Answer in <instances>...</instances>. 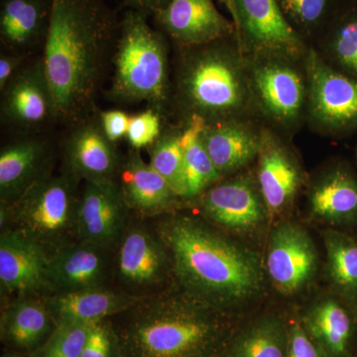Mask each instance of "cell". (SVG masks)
<instances>
[{
  "label": "cell",
  "mask_w": 357,
  "mask_h": 357,
  "mask_svg": "<svg viewBox=\"0 0 357 357\" xmlns=\"http://www.w3.org/2000/svg\"><path fill=\"white\" fill-rule=\"evenodd\" d=\"M288 357H326L300 319L288 323Z\"/></svg>",
  "instance_id": "cell-37"
},
{
  "label": "cell",
  "mask_w": 357,
  "mask_h": 357,
  "mask_svg": "<svg viewBox=\"0 0 357 357\" xmlns=\"http://www.w3.org/2000/svg\"><path fill=\"white\" fill-rule=\"evenodd\" d=\"M161 116V114L151 109L130 116L126 138L133 149L149 147L159 137L163 130Z\"/></svg>",
  "instance_id": "cell-34"
},
{
  "label": "cell",
  "mask_w": 357,
  "mask_h": 357,
  "mask_svg": "<svg viewBox=\"0 0 357 357\" xmlns=\"http://www.w3.org/2000/svg\"><path fill=\"white\" fill-rule=\"evenodd\" d=\"M115 144L105 135L100 116L84 117L66 139V171L79 181L116 180L122 161Z\"/></svg>",
  "instance_id": "cell-13"
},
{
  "label": "cell",
  "mask_w": 357,
  "mask_h": 357,
  "mask_svg": "<svg viewBox=\"0 0 357 357\" xmlns=\"http://www.w3.org/2000/svg\"><path fill=\"white\" fill-rule=\"evenodd\" d=\"M253 83L268 114L280 121L298 116L304 102L302 77L288 66L269 63L256 68Z\"/></svg>",
  "instance_id": "cell-27"
},
{
  "label": "cell",
  "mask_w": 357,
  "mask_h": 357,
  "mask_svg": "<svg viewBox=\"0 0 357 357\" xmlns=\"http://www.w3.org/2000/svg\"><path fill=\"white\" fill-rule=\"evenodd\" d=\"M282 11L300 24H316L326 13L328 0H278Z\"/></svg>",
  "instance_id": "cell-35"
},
{
  "label": "cell",
  "mask_w": 357,
  "mask_h": 357,
  "mask_svg": "<svg viewBox=\"0 0 357 357\" xmlns=\"http://www.w3.org/2000/svg\"><path fill=\"white\" fill-rule=\"evenodd\" d=\"M357 312L337 295L307 307L300 321L326 357H354Z\"/></svg>",
  "instance_id": "cell-16"
},
{
  "label": "cell",
  "mask_w": 357,
  "mask_h": 357,
  "mask_svg": "<svg viewBox=\"0 0 357 357\" xmlns=\"http://www.w3.org/2000/svg\"><path fill=\"white\" fill-rule=\"evenodd\" d=\"M103 251L100 246L79 241L51 252L48 278L52 293L102 287L107 270Z\"/></svg>",
  "instance_id": "cell-20"
},
{
  "label": "cell",
  "mask_w": 357,
  "mask_h": 357,
  "mask_svg": "<svg viewBox=\"0 0 357 357\" xmlns=\"http://www.w3.org/2000/svg\"><path fill=\"white\" fill-rule=\"evenodd\" d=\"M225 357H288V323L266 314L243 326Z\"/></svg>",
  "instance_id": "cell-28"
},
{
  "label": "cell",
  "mask_w": 357,
  "mask_h": 357,
  "mask_svg": "<svg viewBox=\"0 0 357 357\" xmlns=\"http://www.w3.org/2000/svg\"><path fill=\"white\" fill-rule=\"evenodd\" d=\"M2 357H23V356H18V354H6Z\"/></svg>",
  "instance_id": "cell-42"
},
{
  "label": "cell",
  "mask_w": 357,
  "mask_h": 357,
  "mask_svg": "<svg viewBox=\"0 0 357 357\" xmlns=\"http://www.w3.org/2000/svg\"><path fill=\"white\" fill-rule=\"evenodd\" d=\"M153 16L161 29L183 47L220 41L234 29L213 0H170Z\"/></svg>",
  "instance_id": "cell-14"
},
{
  "label": "cell",
  "mask_w": 357,
  "mask_h": 357,
  "mask_svg": "<svg viewBox=\"0 0 357 357\" xmlns=\"http://www.w3.org/2000/svg\"><path fill=\"white\" fill-rule=\"evenodd\" d=\"M50 150L44 140L24 137L8 143L0 152V198L10 204L31 185L48 176Z\"/></svg>",
  "instance_id": "cell-22"
},
{
  "label": "cell",
  "mask_w": 357,
  "mask_h": 357,
  "mask_svg": "<svg viewBox=\"0 0 357 357\" xmlns=\"http://www.w3.org/2000/svg\"><path fill=\"white\" fill-rule=\"evenodd\" d=\"M147 148L150 165L165 178L178 198L187 199V181L181 132L162 130L159 137Z\"/></svg>",
  "instance_id": "cell-31"
},
{
  "label": "cell",
  "mask_w": 357,
  "mask_h": 357,
  "mask_svg": "<svg viewBox=\"0 0 357 357\" xmlns=\"http://www.w3.org/2000/svg\"><path fill=\"white\" fill-rule=\"evenodd\" d=\"M307 69L312 116L330 128H357V79L332 69L314 51Z\"/></svg>",
  "instance_id": "cell-10"
},
{
  "label": "cell",
  "mask_w": 357,
  "mask_h": 357,
  "mask_svg": "<svg viewBox=\"0 0 357 357\" xmlns=\"http://www.w3.org/2000/svg\"><path fill=\"white\" fill-rule=\"evenodd\" d=\"M326 278L335 295L357 312V241L338 230L324 232Z\"/></svg>",
  "instance_id": "cell-29"
},
{
  "label": "cell",
  "mask_w": 357,
  "mask_h": 357,
  "mask_svg": "<svg viewBox=\"0 0 357 357\" xmlns=\"http://www.w3.org/2000/svg\"><path fill=\"white\" fill-rule=\"evenodd\" d=\"M319 256L311 236L293 222L275 225L268 241L265 272L275 290L297 295L314 280Z\"/></svg>",
  "instance_id": "cell-7"
},
{
  "label": "cell",
  "mask_w": 357,
  "mask_h": 357,
  "mask_svg": "<svg viewBox=\"0 0 357 357\" xmlns=\"http://www.w3.org/2000/svg\"><path fill=\"white\" fill-rule=\"evenodd\" d=\"M1 93L2 121L9 126L32 130L57 119L41 58L21 68Z\"/></svg>",
  "instance_id": "cell-11"
},
{
  "label": "cell",
  "mask_w": 357,
  "mask_h": 357,
  "mask_svg": "<svg viewBox=\"0 0 357 357\" xmlns=\"http://www.w3.org/2000/svg\"><path fill=\"white\" fill-rule=\"evenodd\" d=\"M26 54H2L0 57V89L3 91L7 84L15 76L24 64Z\"/></svg>",
  "instance_id": "cell-39"
},
{
  "label": "cell",
  "mask_w": 357,
  "mask_h": 357,
  "mask_svg": "<svg viewBox=\"0 0 357 357\" xmlns=\"http://www.w3.org/2000/svg\"><path fill=\"white\" fill-rule=\"evenodd\" d=\"M114 333L119 357H225L241 324L178 286L142 296Z\"/></svg>",
  "instance_id": "cell-2"
},
{
  "label": "cell",
  "mask_w": 357,
  "mask_h": 357,
  "mask_svg": "<svg viewBox=\"0 0 357 357\" xmlns=\"http://www.w3.org/2000/svg\"><path fill=\"white\" fill-rule=\"evenodd\" d=\"M202 142L218 173L236 172L258 156L261 134L257 135L243 123L227 119L206 123Z\"/></svg>",
  "instance_id": "cell-23"
},
{
  "label": "cell",
  "mask_w": 357,
  "mask_h": 357,
  "mask_svg": "<svg viewBox=\"0 0 357 357\" xmlns=\"http://www.w3.org/2000/svg\"><path fill=\"white\" fill-rule=\"evenodd\" d=\"M206 123L203 117L192 115L188 119L184 130L181 131V144L184 152L187 181V199L203 196L222 178L202 142L201 135Z\"/></svg>",
  "instance_id": "cell-30"
},
{
  "label": "cell",
  "mask_w": 357,
  "mask_h": 357,
  "mask_svg": "<svg viewBox=\"0 0 357 357\" xmlns=\"http://www.w3.org/2000/svg\"><path fill=\"white\" fill-rule=\"evenodd\" d=\"M79 182L67 171L60 176L49 174L13 203L1 202V231L17 232L50 252L75 243Z\"/></svg>",
  "instance_id": "cell-6"
},
{
  "label": "cell",
  "mask_w": 357,
  "mask_h": 357,
  "mask_svg": "<svg viewBox=\"0 0 357 357\" xmlns=\"http://www.w3.org/2000/svg\"><path fill=\"white\" fill-rule=\"evenodd\" d=\"M44 297L16 298L2 312V342L21 351H35L44 344L55 328Z\"/></svg>",
  "instance_id": "cell-24"
},
{
  "label": "cell",
  "mask_w": 357,
  "mask_h": 357,
  "mask_svg": "<svg viewBox=\"0 0 357 357\" xmlns=\"http://www.w3.org/2000/svg\"><path fill=\"white\" fill-rule=\"evenodd\" d=\"M129 210L116 180L86 181L77 204V239L110 248L123 236Z\"/></svg>",
  "instance_id": "cell-9"
},
{
  "label": "cell",
  "mask_w": 357,
  "mask_h": 357,
  "mask_svg": "<svg viewBox=\"0 0 357 357\" xmlns=\"http://www.w3.org/2000/svg\"><path fill=\"white\" fill-rule=\"evenodd\" d=\"M218 42L185 47L178 66L177 100L185 112L206 123L230 119L243 109L246 84L243 68L234 52Z\"/></svg>",
  "instance_id": "cell-5"
},
{
  "label": "cell",
  "mask_w": 357,
  "mask_h": 357,
  "mask_svg": "<svg viewBox=\"0 0 357 357\" xmlns=\"http://www.w3.org/2000/svg\"><path fill=\"white\" fill-rule=\"evenodd\" d=\"M52 0H1L0 38L13 53L25 54L46 37Z\"/></svg>",
  "instance_id": "cell-26"
},
{
  "label": "cell",
  "mask_w": 357,
  "mask_h": 357,
  "mask_svg": "<svg viewBox=\"0 0 357 357\" xmlns=\"http://www.w3.org/2000/svg\"><path fill=\"white\" fill-rule=\"evenodd\" d=\"M239 33L255 48L267 53L295 55L302 44L284 16L278 0H236Z\"/></svg>",
  "instance_id": "cell-17"
},
{
  "label": "cell",
  "mask_w": 357,
  "mask_h": 357,
  "mask_svg": "<svg viewBox=\"0 0 357 357\" xmlns=\"http://www.w3.org/2000/svg\"><path fill=\"white\" fill-rule=\"evenodd\" d=\"M121 238L117 271L126 283L148 287L163 281L168 270H172L168 249L157 234L134 227Z\"/></svg>",
  "instance_id": "cell-19"
},
{
  "label": "cell",
  "mask_w": 357,
  "mask_h": 357,
  "mask_svg": "<svg viewBox=\"0 0 357 357\" xmlns=\"http://www.w3.org/2000/svg\"><path fill=\"white\" fill-rule=\"evenodd\" d=\"M331 50L344 74L357 79V13L340 21L333 32Z\"/></svg>",
  "instance_id": "cell-33"
},
{
  "label": "cell",
  "mask_w": 357,
  "mask_h": 357,
  "mask_svg": "<svg viewBox=\"0 0 357 357\" xmlns=\"http://www.w3.org/2000/svg\"><path fill=\"white\" fill-rule=\"evenodd\" d=\"M93 325L58 324L50 337L35 351L36 357H82Z\"/></svg>",
  "instance_id": "cell-32"
},
{
  "label": "cell",
  "mask_w": 357,
  "mask_h": 357,
  "mask_svg": "<svg viewBox=\"0 0 357 357\" xmlns=\"http://www.w3.org/2000/svg\"><path fill=\"white\" fill-rule=\"evenodd\" d=\"M177 286L211 306L230 312L260 297L265 272L259 255L199 218L173 215L160 220Z\"/></svg>",
  "instance_id": "cell-1"
},
{
  "label": "cell",
  "mask_w": 357,
  "mask_h": 357,
  "mask_svg": "<svg viewBox=\"0 0 357 357\" xmlns=\"http://www.w3.org/2000/svg\"><path fill=\"white\" fill-rule=\"evenodd\" d=\"M310 213L321 222L349 227L357 222V178L337 167L319 178L309 196Z\"/></svg>",
  "instance_id": "cell-25"
},
{
  "label": "cell",
  "mask_w": 357,
  "mask_h": 357,
  "mask_svg": "<svg viewBox=\"0 0 357 357\" xmlns=\"http://www.w3.org/2000/svg\"><path fill=\"white\" fill-rule=\"evenodd\" d=\"M257 184L270 218L283 215L292 206L302 181L299 165L271 133L261 134L258 152Z\"/></svg>",
  "instance_id": "cell-15"
},
{
  "label": "cell",
  "mask_w": 357,
  "mask_h": 357,
  "mask_svg": "<svg viewBox=\"0 0 357 357\" xmlns=\"http://www.w3.org/2000/svg\"><path fill=\"white\" fill-rule=\"evenodd\" d=\"M112 29L100 0H52L41 59L59 121L74 124L93 110Z\"/></svg>",
  "instance_id": "cell-3"
},
{
  "label": "cell",
  "mask_w": 357,
  "mask_h": 357,
  "mask_svg": "<svg viewBox=\"0 0 357 357\" xmlns=\"http://www.w3.org/2000/svg\"><path fill=\"white\" fill-rule=\"evenodd\" d=\"M201 206L208 222L236 236L255 234L270 218L258 184L248 175L220 180L202 196Z\"/></svg>",
  "instance_id": "cell-8"
},
{
  "label": "cell",
  "mask_w": 357,
  "mask_h": 357,
  "mask_svg": "<svg viewBox=\"0 0 357 357\" xmlns=\"http://www.w3.org/2000/svg\"><path fill=\"white\" fill-rule=\"evenodd\" d=\"M50 251L15 231L0 236V283L2 293L16 297L52 293L48 278Z\"/></svg>",
  "instance_id": "cell-12"
},
{
  "label": "cell",
  "mask_w": 357,
  "mask_h": 357,
  "mask_svg": "<svg viewBox=\"0 0 357 357\" xmlns=\"http://www.w3.org/2000/svg\"><path fill=\"white\" fill-rule=\"evenodd\" d=\"M225 6L227 7V10L231 15L232 20H234V28H236V33L239 34V21L238 15H237L236 0H220Z\"/></svg>",
  "instance_id": "cell-41"
},
{
  "label": "cell",
  "mask_w": 357,
  "mask_h": 357,
  "mask_svg": "<svg viewBox=\"0 0 357 357\" xmlns=\"http://www.w3.org/2000/svg\"><path fill=\"white\" fill-rule=\"evenodd\" d=\"M114 333L105 321L89 328L82 357H114Z\"/></svg>",
  "instance_id": "cell-36"
},
{
  "label": "cell",
  "mask_w": 357,
  "mask_h": 357,
  "mask_svg": "<svg viewBox=\"0 0 357 357\" xmlns=\"http://www.w3.org/2000/svg\"><path fill=\"white\" fill-rule=\"evenodd\" d=\"M117 177V184L128 208L142 215L167 213L180 199L165 178L143 160L139 150L133 149L121 162Z\"/></svg>",
  "instance_id": "cell-21"
},
{
  "label": "cell",
  "mask_w": 357,
  "mask_h": 357,
  "mask_svg": "<svg viewBox=\"0 0 357 357\" xmlns=\"http://www.w3.org/2000/svg\"><path fill=\"white\" fill-rule=\"evenodd\" d=\"M100 119L105 135L112 142L116 143L128 135L130 116L126 112L115 109L107 110L100 112Z\"/></svg>",
  "instance_id": "cell-38"
},
{
  "label": "cell",
  "mask_w": 357,
  "mask_h": 357,
  "mask_svg": "<svg viewBox=\"0 0 357 357\" xmlns=\"http://www.w3.org/2000/svg\"><path fill=\"white\" fill-rule=\"evenodd\" d=\"M141 297L98 287L52 293L44 296V300L56 325H93L126 311Z\"/></svg>",
  "instance_id": "cell-18"
},
{
  "label": "cell",
  "mask_w": 357,
  "mask_h": 357,
  "mask_svg": "<svg viewBox=\"0 0 357 357\" xmlns=\"http://www.w3.org/2000/svg\"><path fill=\"white\" fill-rule=\"evenodd\" d=\"M110 96L123 103L145 102L163 114L169 103L168 50L147 14L130 9L119 27Z\"/></svg>",
  "instance_id": "cell-4"
},
{
  "label": "cell",
  "mask_w": 357,
  "mask_h": 357,
  "mask_svg": "<svg viewBox=\"0 0 357 357\" xmlns=\"http://www.w3.org/2000/svg\"><path fill=\"white\" fill-rule=\"evenodd\" d=\"M134 10L140 11L147 15H154L163 9L170 0H124Z\"/></svg>",
  "instance_id": "cell-40"
}]
</instances>
